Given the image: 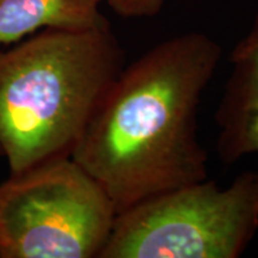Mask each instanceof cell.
Here are the masks:
<instances>
[{
	"label": "cell",
	"mask_w": 258,
	"mask_h": 258,
	"mask_svg": "<svg viewBox=\"0 0 258 258\" xmlns=\"http://www.w3.org/2000/svg\"><path fill=\"white\" fill-rule=\"evenodd\" d=\"M116 215L71 157L10 173L0 183V258H99Z\"/></svg>",
	"instance_id": "obj_4"
},
{
	"label": "cell",
	"mask_w": 258,
	"mask_h": 258,
	"mask_svg": "<svg viewBox=\"0 0 258 258\" xmlns=\"http://www.w3.org/2000/svg\"><path fill=\"white\" fill-rule=\"evenodd\" d=\"M220 56L207 35H179L123 67L106 90L71 158L116 214L207 178L198 110Z\"/></svg>",
	"instance_id": "obj_1"
},
{
	"label": "cell",
	"mask_w": 258,
	"mask_h": 258,
	"mask_svg": "<svg viewBox=\"0 0 258 258\" xmlns=\"http://www.w3.org/2000/svg\"><path fill=\"white\" fill-rule=\"evenodd\" d=\"M231 64L217 111L218 151L227 163L258 153V17L232 51Z\"/></svg>",
	"instance_id": "obj_5"
},
{
	"label": "cell",
	"mask_w": 258,
	"mask_h": 258,
	"mask_svg": "<svg viewBox=\"0 0 258 258\" xmlns=\"http://www.w3.org/2000/svg\"><path fill=\"white\" fill-rule=\"evenodd\" d=\"M96 2H98V3H101V2H104V0H96ZM105 2H108V0H105Z\"/></svg>",
	"instance_id": "obj_9"
},
{
	"label": "cell",
	"mask_w": 258,
	"mask_h": 258,
	"mask_svg": "<svg viewBox=\"0 0 258 258\" xmlns=\"http://www.w3.org/2000/svg\"><path fill=\"white\" fill-rule=\"evenodd\" d=\"M122 69L110 27L43 29L0 50V148L10 173L72 156Z\"/></svg>",
	"instance_id": "obj_2"
},
{
	"label": "cell",
	"mask_w": 258,
	"mask_h": 258,
	"mask_svg": "<svg viewBox=\"0 0 258 258\" xmlns=\"http://www.w3.org/2000/svg\"><path fill=\"white\" fill-rule=\"evenodd\" d=\"M258 228V172L207 178L116 215L99 258H235Z\"/></svg>",
	"instance_id": "obj_3"
},
{
	"label": "cell",
	"mask_w": 258,
	"mask_h": 258,
	"mask_svg": "<svg viewBox=\"0 0 258 258\" xmlns=\"http://www.w3.org/2000/svg\"><path fill=\"white\" fill-rule=\"evenodd\" d=\"M165 0H108L117 15L125 18L152 17L159 14Z\"/></svg>",
	"instance_id": "obj_7"
},
{
	"label": "cell",
	"mask_w": 258,
	"mask_h": 258,
	"mask_svg": "<svg viewBox=\"0 0 258 258\" xmlns=\"http://www.w3.org/2000/svg\"><path fill=\"white\" fill-rule=\"evenodd\" d=\"M0 157H4V156H3V151H2V148H0Z\"/></svg>",
	"instance_id": "obj_8"
},
{
	"label": "cell",
	"mask_w": 258,
	"mask_h": 258,
	"mask_svg": "<svg viewBox=\"0 0 258 258\" xmlns=\"http://www.w3.org/2000/svg\"><path fill=\"white\" fill-rule=\"evenodd\" d=\"M96 0H0V46L40 29L108 28Z\"/></svg>",
	"instance_id": "obj_6"
}]
</instances>
